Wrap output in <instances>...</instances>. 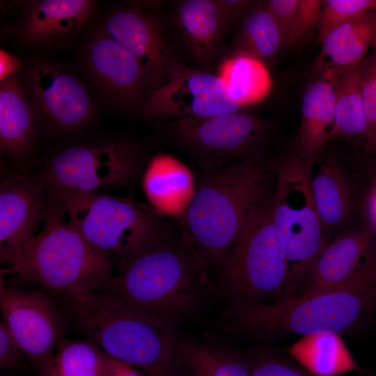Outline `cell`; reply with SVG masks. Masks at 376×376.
<instances>
[{"instance_id": "obj_12", "label": "cell", "mask_w": 376, "mask_h": 376, "mask_svg": "<svg viewBox=\"0 0 376 376\" xmlns=\"http://www.w3.org/2000/svg\"><path fill=\"white\" fill-rule=\"evenodd\" d=\"M240 108L218 75L189 68L173 57L165 83L148 93L143 113L179 120L240 112Z\"/></svg>"}, {"instance_id": "obj_13", "label": "cell", "mask_w": 376, "mask_h": 376, "mask_svg": "<svg viewBox=\"0 0 376 376\" xmlns=\"http://www.w3.org/2000/svg\"><path fill=\"white\" fill-rule=\"evenodd\" d=\"M85 65L93 84L115 106L143 112L149 93L136 60L102 29L88 42Z\"/></svg>"}, {"instance_id": "obj_36", "label": "cell", "mask_w": 376, "mask_h": 376, "mask_svg": "<svg viewBox=\"0 0 376 376\" xmlns=\"http://www.w3.org/2000/svg\"><path fill=\"white\" fill-rule=\"evenodd\" d=\"M299 0H269L266 8L275 19L281 32L284 45L292 22Z\"/></svg>"}, {"instance_id": "obj_1", "label": "cell", "mask_w": 376, "mask_h": 376, "mask_svg": "<svg viewBox=\"0 0 376 376\" xmlns=\"http://www.w3.org/2000/svg\"><path fill=\"white\" fill-rule=\"evenodd\" d=\"M376 315V249L336 286L267 303L231 302L229 315L240 331L260 339L361 334Z\"/></svg>"}, {"instance_id": "obj_31", "label": "cell", "mask_w": 376, "mask_h": 376, "mask_svg": "<svg viewBox=\"0 0 376 376\" xmlns=\"http://www.w3.org/2000/svg\"><path fill=\"white\" fill-rule=\"evenodd\" d=\"M352 174L357 191V209L360 226L376 240V154L359 157Z\"/></svg>"}, {"instance_id": "obj_20", "label": "cell", "mask_w": 376, "mask_h": 376, "mask_svg": "<svg viewBox=\"0 0 376 376\" xmlns=\"http://www.w3.org/2000/svg\"><path fill=\"white\" fill-rule=\"evenodd\" d=\"M313 65L315 76L331 79L360 63L376 48V8L363 12L330 32L320 43Z\"/></svg>"}, {"instance_id": "obj_26", "label": "cell", "mask_w": 376, "mask_h": 376, "mask_svg": "<svg viewBox=\"0 0 376 376\" xmlns=\"http://www.w3.org/2000/svg\"><path fill=\"white\" fill-rule=\"evenodd\" d=\"M182 376H251L246 357L232 350L191 340H178Z\"/></svg>"}, {"instance_id": "obj_40", "label": "cell", "mask_w": 376, "mask_h": 376, "mask_svg": "<svg viewBox=\"0 0 376 376\" xmlns=\"http://www.w3.org/2000/svg\"><path fill=\"white\" fill-rule=\"evenodd\" d=\"M18 64L15 59L6 55L4 52L1 54V80L6 78L13 73L18 71Z\"/></svg>"}, {"instance_id": "obj_3", "label": "cell", "mask_w": 376, "mask_h": 376, "mask_svg": "<svg viewBox=\"0 0 376 376\" xmlns=\"http://www.w3.org/2000/svg\"><path fill=\"white\" fill-rule=\"evenodd\" d=\"M276 162L251 159L205 171L183 217L201 260L220 269L250 212L269 193Z\"/></svg>"}, {"instance_id": "obj_17", "label": "cell", "mask_w": 376, "mask_h": 376, "mask_svg": "<svg viewBox=\"0 0 376 376\" xmlns=\"http://www.w3.org/2000/svg\"><path fill=\"white\" fill-rule=\"evenodd\" d=\"M89 0H40L24 7L17 33L26 43L38 47L62 45L85 27L94 9Z\"/></svg>"}, {"instance_id": "obj_8", "label": "cell", "mask_w": 376, "mask_h": 376, "mask_svg": "<svg viewBox=\"0 0 376 376\" xmlns=\"http://www.w3.org/2000/svg\"><path fill=\"white\" fill-rule=\"evenodd\" d=\"M313 168L295 150L277 159L273 219L288 264L286 292L301 283L328 243L312 191Z\"/></svg>"}, {"instance_id": "obj_23", "label": "cell", "mask_w": 376, "mask_h": 376, "mask_svg": "<svg viewBox=\"0 0 376 376\" xmlns=\"http://www.w3.org/2000/svg\"><path fill=\"white\" fill-rule=\"evenodd\" d=\"M178 32L189 55L204 66L215 58L228 26L217 0H182L174 10Z\"/></svg>"}, {"instance_id": "obj_32", "label": "cell", "mask_w": 376, "mask_h": 376, "mask_svg": "<svg viewBox=\"0 0 376 376\" xmlns=\"http://www.w3.org/2000/svg\"><path fill=\"white\" fill-rule=\"evenodd\" d=\"M361 96L366 124L364 153L376 154V48L359 63Z\"/></svg>"}, {"instance_id": "obj_14", "label": "cell", "mask_w": 376, "mask_h": 376, "mask_svg": "<svg viewBox=\"0 0 376 376\" xmlns=\"http://www.w3.org/2000/svg\"><path fill=\"white\" fill-rule=\"evenodd\" d=\"M26 74L36 111L46 122L68 132L92 120L94 105L76 77L56 65L40 61H35Z\"/></svg>"}, {"instance_id": "obj_39", "label": "cell", "mask_w": 376, "mask_h": 376, "mask_svg": "<svg viewBox=\"0 0 376 376\" xmlns=\"http://www.w3.org/2000/svg\"><path fill=\"white\" fill-rule=\"evenodd\" d=\"M107 376L143 375L138 370V368L132 365L110 357L108 362Z\"/></svg>"}, {"instance_id": "obj_5", "label": "cell", "mask_w": 376, "mask_h": 376, "mask_svg": "<svg viewBox=\"0 0 376 376\" xmlns=\"http://www.w3.org/2000/svg\"><path fill=\"white\" fill-rule=\"evenodd\" d=\"M44 222L6 270L70 298L102 288L111 276V257L91 244L49 198Z\"/></svg>"}, {"instance_id": "obj_27", "label": "cell", "mask_w": 376, "mask_h": 376, "mask_svg": "<svg viewBox=\"0 0 376 376\" xmlns=\"http://www.w3.org/2000/svg\"><path fill=\"white\" fill-rule=\"evenodd\" d=\"M218 75L230 97L240 107L263 100L272 85L266 65L243 54L235 53L226 58L220 65Z\"/></svg>"}, {"instance_id": "obj_4", "label": "cell", "mask_w": 376, "mask_h": 376, "mask_svg": "<svg viewBox=\"0 0 376 376\" xmlns=\"http://www.w3.org/2000/svg\"><path fill=\"white\" fill-rule=\"evenodd\" d=\"M77 330L112 358L151 376H182L174 326L102 295L70 298Z\"/></svg>"}, {"instance_id": "obj_34", "label": "cell", "mask_w": 376, "mask_h": 376, "mask_svg": "<svg viewBox=\"0 0 376 376\" xmlns=\"http://www.w3.org/2000/svg\"><path fill=\"white\" fill-rule=\"evenodd\" d=\"M322 1L299 0L291 23L285 45L301 47L308 42L318 31Z\"/></svg>"}, {"instance_id": "obj_28", "label": "cell", "mask_w": 376, "mask_h": 376, "mask_svg": "<svg viewBox=\"0 0 376 376\" xmlns=\"http://www.w3.org/2000/svg\"><path fill=\"white\" fill-rule=\"evenodd\" d=\"M283 45L280 29L265 2L255 3L243 17L235 53L250 56L266 65Z\"/></svg>"}, {"instance_id": "obj_11", "label": "cell", "mask_w": 376, "mask_h": 376, "mask_svg": "<svg viewBox=\"0 0 376 376\" xmlns=\"http://www.w3.org/2000/svg\"><path fill=\"white\" fill-rule=\"evenodd\" d=\"M0 309L3 323L41 376L63 338L64 317L42 292L6 285L2 276Z\"/></svg>"}, {"instance_id": "obj_16", "label": "cell", "mask_w": 376, "mask_h": 376, "mask_svg": "<svg viewBox=\"0 0 376 376\" xmlns=\"http://www.w3.org/2000/svg\"><path fill=\"white\" fill-rule=\"evenodd\" d=\"M48 198L40 177L7 178L0 185V263L6 265L13 255L36 234L46 215Z\"/></svg>"}, {"instance_id": "obj_25", "label": "cell", "mask_w": 376, "mask_h": 376, "mask_svg": "<svg viewBox=\"0 0 376 376\" xmlns=\"http://www.w3.org/2000/svg\"><path fill=\"white\" fill-rule=\"evenodd\" d=\"M359 65V63L343 70L334 79L335 121L331 140L359 143L363 148L366 124Z\"/></svg>"}, {"instance_id": "obj_30", "label": "cell", "mask_w": 376, "mask_h": 376, "mask_svg": "<svg viewBox=\"0 0 376 376\" xmlns=\"http://www.w3.org/2000/svg\"><path fill=\"white\" fill-rule=\"evenodd\" d=\"M338 335L323 334L309 336L306 345L292 352L301 366L318 376H342L361 368L350 353L340 345Z\"/></svg>"}, {"instance_id": "obj_2", "label": "cell", "mask_w": 376, "mask_h": 376, "mask_svg": "<svg viewBox=\"0 0 376 376\" xmlns=\"http://www.w3.org/2000/svg\"><path fill=\"white\" fill-rule=\"evenodd\" d=\"M205 283L198 253L185 237L173 235L121 263L102 288L104 295L176 327L198 309Z\"/></svg>"}, {"instance_id": "obj_19", "label": "cell", "mask_w": 376, "mask_h": 376, "mask_svg": "<svg viewBox=\"0 0 376 376\" xmlns=\"http://www.w3.org/2000/svg\"><path fill=\"white\" fill-rule=\"evenodd\" d=\"M376 249V240L361 226L325 245L299 285L303 292L329 288L348 280ZM302 292V293H303Z\"/></svg>"}, {"instance_id": "obj_29", "label": "cell", "mask_w": 376, "mask_h": 376, "mask_svg": "<svg viewBox=\"0 0 376 376\" xmlns=\"http://www.w3.org/2000/svg\"><path fill=\"white\" fill-rule=\"evenodd\" d=\"M109 357L89 339L63 338L41 376H107Z\"/></svg>"}, {"instance_id": "obj_22", "label": "cell", "mask_w": 376, "mask_h": 376, "mask_svg": "<svg viewBox=\"0 0 376 376\" xmlns=\"http://www.w3.org/2000/svg\"><path fill=\"white\" fill-rule=\"evenodd\" d=\"M315 164L318 167L313 170L312 191L327 235L347 224L357 212V187L352 174L333 155L323 156Z\"/></svg>"}, {"instance_id": "obj_24", "label": "cell", "mask_w": 376, "mask_h": 376, "mask_svg": "<svg viewBox=\"0 0 376 376\" xmlns=\"http://www.w3.org/2000/svg\"><path fill=\"white\" fill-rule=\"evenodd\" d=\"M144 194L159 214L184 217L196 190L189 169L176 158L159 154L148 162L143 174Z\"/></svg>"}, {"instance_id": "obj_38", "label": "cell", "mask_w": 376, "mask_h": 376, "mask_svg": "<svg viewBox=\"0 0 376 376\" xmlns=\"http://www.w3.org/2000/svg\"><path fill=\"white\" fill-rule=\"evenodd\" d=\"M217 1L227 25L244 16L256 3L253 1L247 0H217Z\"/></svg>"}, {"instance_id": "obj_35", "label": "cell", "mask_w": 376, "mask_h": 376, "mask_svg": "<svg viewBox=\"0 0 376 376\" xmlns=\"http://www.w3.org/2000/svg\"><path fill=\"white\" fill-rule=\"evenodd\" d=\"M245 357L251 376H318L271 351L255 352Z\"/></svg>"}, {"instance_id": "obj_21", "label": "cell", "mask_w": 376, "mask_h": 376, "mask_svg": "<svg viewBox=\"0 0 376 376\" xmlns=\"http://www.w3.org/2000/svg\"><path fill=\"white\" fill-rule=\"evenodd\" d=\"M335 121L334 79L315 76L305 89L295 152L311 165L323 157Z\"/></svg>"}, {"instance_id": "obj_33", "label": "cell", "mask_w": 376, "mask_h": 376, "mask_svg": "<svg viewBox=\"0 0 376 376\" xmlns=\"http://www.w3.org/2000/svg\"><path fill=\"white\" fill-rule=\"evenodd\" d=\"M376 8V0L322 1L317 41L321 43L333 30L357 15Z\"/></svg>"}, {"instance_id": "obj_7", "label": "cell", "mask_w": 376, "mask_h": 376, "mask_svg": "<svg viewBox=\"0 0 376 376\" xmlns=\"http://www.w3.org/2000/svg\"><path fill=\"white\" fill-rule=\"evenodd\" d=\"M273 201L274 192L269 193L251 210L220 267L231 302L274 301L287 290L288 264L274 224Z\"/></svg>"}, {"instance_id": "obj_10", "label": "cell", "mask_w": 376, "mask_h": 376, "mask_svg": "<svg viewBox=\"0 0 376 376\" xmlns=\"http://www.w3.org/2000/svg\"><path fill=\"white\" fill-rule=\"evenodd\" d=\"M167 132L171 141L196 159L205 171L238 161L266 157L271 135L265 120L242 112L173 120Z\"/></svg>"}, {"instance_id": "obj_6", "label": "cell", "mask_w": 376, "mask_h": 376, "mask_svg": "<svg viewBox=\"0 0 376 376\" xmlns=\"http://www.w3.org/2000/svg\"><path fill=\"white\" fill-rule=\"evenodd\" d=\"M47 194L91 244L120 264L174 235L165 216L130 196L49 189Z\"/></svg>"}, {"instance_id": "obj_15", "label": "cell", "mask_w": 376, "mask_h": 376, "mask_svg": "<svg viewBox=\"0 0 376 376\" xmlns=\"http://www.w3.org/2000/svg\"><path fill=\"white\" fill-rule=\"evenodd\" d=\"M102 29L139 63L149 92L165 83L173 56L157 15L140 6L120 7L107 17Z\"/></svg>"}, {"instance_id": "obj_9", "label": "cell", "mask_w": 376, "mask_h": 376, "mask_svg": "<svg viewBox=\"0 0 376 376\" xmlns=\"http://www.w3.org/2000/svg\"><path fill=\"white\" fill-rule=\"evenodd\" d=\"M143 153L134 141L115 137L70 146L48 162L40 178L53 191L95 193L130 187L139 176Z\"/></svg>"}, {"instance_id": "obj_37", "label": "cell", "mask_w": 376, "mask_h": 376, "mask_svg": "<svg viewBox=\"0 0 376 376\" xmlns=\"http://www.w3.org/2000/svg\"><path fill=\"white\" fill-rule=\"evenodd\" d=\"M23 353L19 345L3 323L0 322V368L1 370L13 368ZM24 354V353H23Z\"/></svg>"}, {"instance_id": "obj_18", "label": "cell", "mask_w": 376, "mask_h": 376, "mask_svg": "<svg viewBox=\"0 0 376 376\" xmlns=\"http://www.w3.org/2000/svg\"><path fill=\"white\" fill-rule=\"evenodd\" d=\"M36 110L26 73L18 70L1 80V153L19 166L25 164L33 148Z\"/></svg>"}]
</instances>
